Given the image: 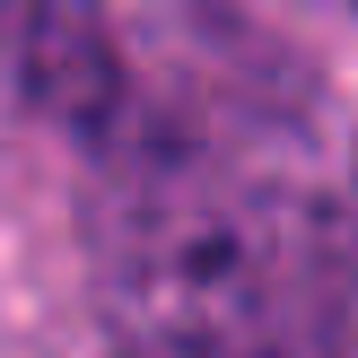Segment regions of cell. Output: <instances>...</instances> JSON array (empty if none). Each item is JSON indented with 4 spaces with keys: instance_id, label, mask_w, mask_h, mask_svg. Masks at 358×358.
<instances>
[{
    "instance_id": "2",
    "label": "cell",
    "mask_w": 358,
    "mask_h": 358,
    "mask_svg": "<svg viewBox=\"0 0 358 358\" xmlns=\"http://www.w3.org/2000/svg\"><path fill=\"white\" fill-rule=\"evenodd\" d=\"M0 87L27 114L105 131L122 105V52L105 0H0Z\"/></svg>"
},
{
    "instance_id": "3",
    "label": "cell",
    "mask_w": 358,
    "mask_h": 358,
    "mask_svg": "<svg viewBox=\"0 0 358 358\" xmlns=\"http://www.w3.org/2000/svg\"><path fill=\"white\" fill-rule=\"evenodd\" d=\"M350 9H358V0H350Z\"/></svg>"
},
{
    "instance_id": "1",
    "label": "cell",
    "mask_w": 358,
    "mask_h": 358,
    "mask_svg": "<svg viewBox=\"0 0 358 358\" xmlns=\"http://www.w3.org/2000/svg\"><path fill=\"white\" fill-rule=\"evenodd\" d=\"M105 131L96 289L114 358H332L358 192L306 105L166 79Z\"/></svg>"
}]
</instances>
